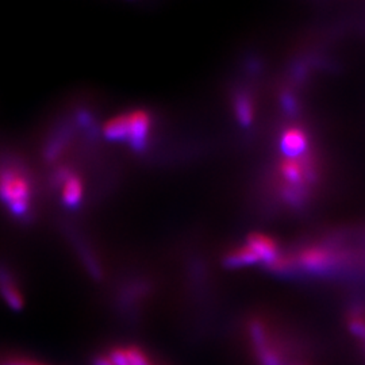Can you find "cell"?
I'll use <instances>...</instances> for the list:
<instances>
[{
	"label": "cell",
	"mask_w": 365,
	"mask_h": 365,
	"mask_svg": "<svg viewBox=\"0 0 365 365\" xmlns=\"http://www.w3.org/2000/svg\"><path fill=\"white\" fill-rule=\"evenodd\" d=\"M36 187L26 165L14 157L0 158V206L16 221L33 217Z\"/></svg>",
	"instance_id": "cell-1"
},
{
	"label": "cell",
	"mask_w": 365,
	"mask_h": 365,
	"mask_svg": "<svg viewBox=\"0 0 365 365\" xmlns=\"http://www.w3.org/2000/svg\"><path fill=\"white\" fill-rule=\"evenodd\" d=\"M152 130V115L146 110H130L107 119L102 133L107 141L129 145L134 150H144Z\"/></svg>",
	"instance_id": "cell-2"
},
{
	"label": "cell",
	"mask_w": 365,
	"mask_h": 365,
	"mask_svg": "<svg viewBox=\"0 0 365 365\" xmlns=\"http://www.w3.org/2000/svg\"><path fill=\"white\" fill-rule=\"evenodd\" d=\"M54 184L60 192V200L68 210H78L86 199V182L76 170L68 165H60L54 173Z\"/></svg>",
	"instance_id": "cell-3"
},
{
	"label": "cell",
	"mask_w": 365,
	"mask_h": 365,
	"mask_svg": "<svg viewBox=\"0 0 365 365\" xmlns=\"http://www.w3.org/2000/svg\"><path fill=\"white\" fill-rule=\"evenodd\" d=\"M0 299L13 312H22L25 307V297L19 282L9 265L0 262Z\"/></svg>",
	"instance_id": "cell-4"
},
{
	"label": "cell",
	"mask_w": 365,
	"mask_h": 365,
	"mask_svg": "<svg viewBox=\"0 0 365 365\" xmlns=\"http://www.w3.org/2000/svg\"><path fill=\"white\" fill-rule=\"evenodd\" d=\"M309 146L306 133L299 128H291L283 133L280 148L287 158H298L302 156Z\"/></svg>",
	"instance_id": "cell-5"
},
{
	"label": "cell",
	"mask_w": 365,
	"mask_h": 365,
	"mask_svg": "<svg viewBox=\"0 0 365 365\" xmlns=\"http://www.w3.org/2000/svg\"><path fill=\"white\" fill-rule=\"evenodd\" d=\"M247 245L253 250V253L257 256L259 261L267 262L269 267H272L274 262L280 259L276 242L268 235H249Z\"/></svg>",
	"instance_id": "cell-6"
},
{
	"label": "cell",
	"mask_w": 365,
	"mask_h": 365,
	"mask_svg": "<svg viewBox=\"0 0 365 365\" xmlns=\"http://www.w3.org/2000/svg\"><path fill=\"white\" fill-rule=\"evenodd\" d=\"M299 262L309 269H324L331 262V256L325 249H306L300 253Z\"/></svg>",
	"instance_id": "cell-7"
},
{
	"label": "cell",
	"mask_w": 365,
	"mask_h": 365,
	"mask_svg": "<svg viewBox=\"0 0 365 365\" xmlns=\"http://www.w3.org/2000/svg\"><path fill=\"white\" fill-rule=\"evenodd\" d=\"M226 264L227 267H244V265H250V264H255L257 262L259 259L257 256L253 253V250L247 247H242V248L235 249L233 252H230L227 256H226Z\"/></svg>",
	"instance_id": "cell-8"
},
{
	"label": "cell",
	"mask_w": 365,
	"mask_h": 365,
	"mask_svg": "<svg viewBox=\"0 0 365 365\" xmlns=\"http://www.w3.org/2000/svg\"><path fill=\"white\" fill-rule=\"evenodd\" d=\"M125 349L128 353V359H129L130 365H153L150 357L140 346L129 345V346H125Z\"/></svg>",
	"instance_id": "cell-9"
},
{
	"label": "cell",
	"mask_w": 365,
	"mask_h": 365,
	"mask_svg": "<svg viewBox=\"0 0 365 365\" xmlns=\"http://www.w3.org/2000/svg\"><path fill=\"white\" fill-rule=\"evenodd\" d=\"M108 359L114 365H130L125 346H114L107 352Z\"/></svg>",
	"instance_id": "cell-10"
},
{
	"label": "cell",
	"mask_w": 365,
	"mask_h": 365,
	"mask_svg": "<svg viewBox=\"0 0 365 365\" xmlns=\"http://www.w3.org/2000/svg\"><path fill=\"white\" fill-rule=\"evenodd\" d=\"M252 108L249 105L248 99H241L238 103H237V113H238V118L244 122V123H249L250 119H252V114H250Z\"/></svg>",
	"instance_id": "cell-11"
},
{
	"label": "cell",
	"mask_w": 365,
	"mask_h": 365,
	"mask_svg": "<svg viewBox=\"0 0 365 365\" xmlns=\"http://www.w3.org/2000/svg\"><path fill=\"white\" fill-rule=\"evenodd\" d=\"M0 365H43L36 363V361H30V360H24V359H10V360H4L1 361Z\"/></svg>",
	"instance_id": "cell-12"
},
{
	"label": "cell",
	"mask_w": 365,
	"mask_h": 365,
	"mask_svg": "<svg viewBox=\"0 0 365 365\" xmlns=\"http://www.w3.org/2000/svg\"><path fill=\"white\" fill-rule=\"evenodd\" d=\"M91 365H114L107 354H98L91 360Z\"/></svg>",
	"instance_id": "cell-13"
},
{
	"label": "cell",
	"mask_w": 365,
	"mask_h": 365,
	"mask_svg": "<svg viewBox=\"0 0 365 365\" xmlns=\"http://www.w3.org/2000/svg\"><path fill=\"white\" fill-rule=\"evenodd\" d=\"M292 365H299V364H292Z\"/></svg>",
	"instance_id": "cell-14"
}]
</instances>
